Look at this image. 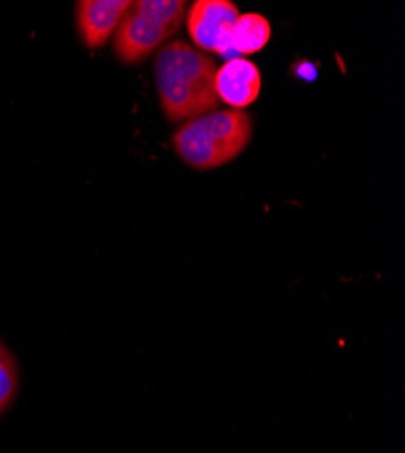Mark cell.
I'll use <instances>...</instances> for the list:
<instances>
[{
  "label": "cell",
  "instance_id": "4",
  "mask_svg": "<svg viewBox=\"0 0 405 453\" xmlns=\"http://www.w3.org/2000/svg\"><path fill=\"white\" fill-rule=\"evenodd\" d=\"M240 17L230 0H197L188 10V31L202 53H216L224 58L235 55L233 29Z\"/></svg>",
  "mask_w": 405,
  "mask_h": 453
},
{
  "label": "cell",
  "instance_id": "3",
  "mask_svg": "<svg viewBox=\"0 0 405 453\" xmlns=\"http://www.w3.org/2000/svg\"><path fill=\"white\" fill-rule=\"evenodd\" d=\"M188 3L183 0H136L115 33V55L124 64H140L178 33Z\"/></svg>",
  "mask_w": 405,
  "mask_h": 453
},
{
  "label": "cell",
  "instance_id": "1",
  "mask_svg": "<svg viewBox=\"0 0 405 453\" xmlns=\"http://www.w3.org/2000/svg\"><path fill=\"white\" fill-rule=\"evenodd\" d=\"M216 62L186 41L164 44L153 71L160 107L169 122L186 124L218 107L214 88Z\"/></svg>",
  "mask_w": 405,
  "mask_h": 453
},
{
  "label": "cell",
  "instance_id": "8",
  "mask_svg": "<svg viewBox=\"0 0 405 453\" xmlns=\"http://www.w3.org/2000/svg\"><path fill=\"white\" fill-rule=\"evenodd\" d=\"M19 387H20L19 363L12 354V350L0 342V415H4L15 403Z\"/></svg>",
  "mask_w": 405,
  "mask_h": 453
},
{
  "label": "cell",
  "instance_id": "2",
  "mask_svg": "<svg viewBox=\"0 0 405 453\" xmlns=\"http://www.w3.org/2000/svg\"><path fill=\"white\" fill-rule=\"evenodd\" d=\"M253 119L245 111L224 109L182 124L171 136L175 153L197 171H211L238 158L251 143Z\"/></svg>",
  "mask_w": 405,
  "mask_h": 453
},
{
  "label": "cell",
  "instance_id": "7",
  "mask_svg": "<svg viewBox=\"0 0 405 453\" xmlns=\"http://www.w3.org/2000/svg\"><path fill=\"white\" fill-rule=\"evenodd\" d=\"M271 24L259 13L240 15L233 29V48L240 55H254L268 46Z\"/></svg>",
  "mask_w": 405,
  "mask_h": 453
},
{
  "label": "cell",
  "instance_id": "5",
  "mask_svg": "<svg viewBox=\"0 0 405 453\" xmlns=\"http://www.w3.org/2000/svg\"><path fill=\"white\" fill-rule=\"evenodd\" d=\"M214 88L218 100L237 111H244L256 102L262 91V73L254 62L233 57L216 69Z\"/></svg>",
  "mask_w": 405,
  "mask_h": 453
},
{
  "label": "cell",
  "instance_id": "6",
  "mask_svg": "<svg viewBox=\"0 0 405 453\" xmlns=\"http://www.w3.org/2000/svg\"><path fill=\"white\" fill-rule=\"evenodd\" d=\"M129 0H81L77 3V29L88 50H98L117 33Z\"/></svg>",
  "mask_w": 405,
  "mask_h": 453
}]
</instances>
